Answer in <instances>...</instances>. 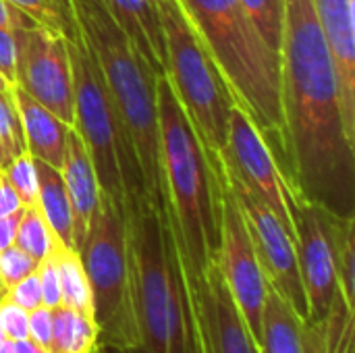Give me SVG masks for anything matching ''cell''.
I'll return each instance as SVG.
<instances>
[{"label":"cell","mask_w":355,"mask_h":353,"mask_svg":"<svg viewBox=\"0 0 355 353\" xmlns=\"http://www.w3.org/2000/svg\"><path fill=\"white\" fill-rule=\"evenodd\" d=\"M279 73L287 185L335 216H355V141L312 0H285Z\"/></svg>","instance_id":"obj_1"},{"label":"cell","mask_w":355,"mask_h":353,"mask_svg":"<svg viewBox=\"0 0 355 353\" xmlns=\"http://www.w3.org/2000/svg\"><path fill=\"white\" fill-rule=\"evenodd\" d=\"M162 175L173 233L196 291L220 254V181L166 75L156 77Z\"/></svg>","instance_id":"obj_2"},{"label":"cell","mask_w":355,"mask_h":353,"mask_svg":"<svg viewBox=\"0 0 355 353\" xmlns=\"http://www.w3.org/2000/svg\"><path fill=\"white\" fill-rule=\"evenodd\" d=\"M135 353H198L189 291L168 210L146 196L125 208Z\"/></svg>","instance_id":"obj_3"},{"label":"cell","mask_w":355,"mask_h":353,"mask_svg":"<svg viewBox=\"0 0 355 353\" xmlns=\"http://www.w3.org/2000/svg\"><path fill=\"white\" fill-rule=\"evenodd\" d=\"M177 2L223 73L235 104L250 114L289 179L279 54L264 42L241 0Z\"/></svg>","instance_id":"obj_4"},{"label":"cell","mask_w":355,"mask_h":353,"mask_svg":"<svg viewBox=\"0 0 355 353\" xmlns=\"http://www.w3.org/2000/svg\"><path fill=\"white\" fill-rule=\"evenodd\" d=\"M77 29L102 73L110 104L125 127L150 200L168 210L158 127L156 75L133 50L102 0H71Z\"/></svg>","instance_id":"obj_5"},{"label":"cell","mask_w":355,"mask_h":353,"mask_svg":"<svg viewBox=\"0 0 355 353\" xmlns=\"http://www.w3.org/2000/svg\"><path fill=\"white\" fill-rule=\"evenodd\" d=\"M67 46L75 98L73 129L92 158L100 191L116 206L127 208L148 196L133 144L116 119L98 62L79 29L67 40Z\"/></svg>","instance_id":"obj_6"},{"label":"cell","mask_w":355,"mask_h":353,"mask_svg":"<svg viewBox=\"0 0 355 353\" xmlns=\"http://www.w3.org/2000/svg\"><path fill=\"white\" fill-rule=\"evenodd\" d=\"M166 42V77L189 117L212 171L220 173L227 150L229 112L235 104L229 85L200 42L177 0H156Z\"/></svg>","instance_id":"obj_7"},{"label":"cell","mask_w":355,"mask_h":353,"mask_svg":"<svg viewBox=\"0 0 355 353\" xmlns=\"http://www.w3.org/2000/svg\"><path fill=\"white\" fill-rule=\"evenodd\" d=\"M92 289L94 322L100 343L135 353L139 345L131 295L129 246L125 208L100 191L89 231L79 248Z\"/></svg>","instance_id":"obj_8"},{"label":"cell","mask_w":355,"mask_h":353,"mask_svg":"<svg viewBox=\"0 0 355 353\" xmlns=\"http://www.w3.org/2000/svg\"><path fill=\"white\" fill-rule=\"evenodd\" d=\"M220 175L241 208L266 283L308 322V300L300 275L293 233L225 160H220Z\"/></svg>","instance_id":"obj_9"},{"label":"cell","mask_w":355,"mask_h":353,"mask_svg":"<svg viewBox=\"0 0 355 353\" xmlns=\"http://www.w3.org/2000/svg\"><path fill=\"white\" fill-rule=\"evenodd\" d=\"M285 198L293 223L297 264L308 300V327L312 335H318L341 293L333 252L331 212L304 200L291 185H287Z\"/></svg>","instance_id":"obj_10"},{"label":"cell","mask_w":355,"mask_h":353,"mask_svg":"<svg viewBox=\"0 0 355 353\" xmlns=\"http://www.w3.org/2000/svg\"><path fill=\"white\" fill-rule=\"evenodd\" d=\"M15 85L73 127L75 98L67 37L40 25L15 29Z\"/></svg>","instance_id":"obj_11"},{"label":"cell","mask_w":355,"mask_h":353,"mask_svg":"<svg viewBox=\"0 0 355 353\" xmlns=\"http://www.w3.org/2000/svg\"><path fill=\"white\" fill-rule=\"evenodd\" d=\"M218 181H220L218 268L225 277L229 293H231L250 335L258 343L260 335H262V312H264L268 283L262 273L260 260L256 256L241 208L220 173H218Z\"/></svg>","instance_id":"obj_12"},{"label":"cell","mask_w":355,"mask_h":353,"mask_svg":"<svg viewBox=\"0 0 355 353\" xmlns=\"http://www.w3.org/2000/svg\"><path fill=\"white\" fill-rule=\"evenodd\" d=\"M220 160H225L293 233V223L285 198V175L279 169V162L260 129L254 125L250 114L237 104H233L229 112L227 150L220 154Z\"/></svg>","instance_id":"obj_13"},{"label":"cell","mask_w":355,"mask_h":353,"mask_svg":"<svg viewBox=\"0 0 355 353\" xmlns=\"http://www.w3.org/2000/svg\"><path fill=\"white\" fill-rule=\"evenodd\" d=\"M198 353H260L250 335L218 264L210 266L204 283L189 291Z\"/></svg>","instance_id":"obj_14"},{"label":"cell","mask_w":355,"mask_h":353,"mask_svg":"<svg viewBox=\"0 0 355 353\" xmlns=\"http://www.w3.org/2000/svg\"><path fill=\"white\" fill-rule=\"evenodd\" d=\"M341 89L347 135L355 141V0H312Z\"/></svg>","instance_id":"obj_15"},{"label":"cell","mask_w":355,"mask_h":353,"mask_svg":"<svg viewBox=\"0 0 355 353\" xmlns=\"http://www.w3.org/2000/svg\"><path fill=\"white\" fill-rule=\"evenodd\" d=\"M112 21L156 77L166 75V42L156 0H102Z\"/></svg>","instance_id":"obj_16"},{"label":"cell","mask_w":355,"mask_h":353,"mask_svg":"<svg viewBox=\"0 0 355 353\" xmlns=\"http://www.w3.org/2000/svg\"><path fill=\"white\" fill-rule=\"evenodd\" d=\"M60 175H62L67 196L71 202V210H73L75 250L79 252V248H81V243L89 231L96 206H98L100 187H98V179H96L92 158H89L79 133L73 127L67 135V150H64Z\"/></svg>","instance_id":"obj_17"},{"label":"cell","mask_w":355,"mask_h":353,"mask_svg":"<svg viewBox=\"0 0 355 353\" xmlns=\"http://www.w3.org/2000/svg\"><path fill=\"white\" fill-rule=\"evenodd\" d=\"M10 94H12L17 112L21 117L27 152L33 158L54 169H60L64 160L67 135L71 131V125L62 123L54 112H50L46 106L35 102L21 87L10 85Z\"/></svg>","instance_id":"obj_18"},{"label":"cell","mask_w":355,"mask_h":353,"mask_svg":"<svg viewBox=\"0 0 355 353\" xmlns=\"http://www.w3.org/2000/svg\"><path fill=\"white\" fill-rule=\"evenodd\" d=\"M258 347L260 353H316L308 322L270 285L266 291Z\"/></svg>","instance_id":"obj_19"},{"label":"cell","mask_w":355,"mask_h":353,"mask_svg":"<svg viewBox=\"0 0 355 353\" xmlns=\"http://www.w3.org/2000/svg\"><path fill=\"white\" fill-rule=\"evenodd\" d=\"M33 162H35V175H37V210L44 216L54 237V246L75 250L73 210H71V202L67 196L60 169H54L37 158H33Z\"/></svg>","instance_id":"obj_20"},{"label":"cell","mask_w":355,"mask_h":353,"mask_svg":"<svg viewBox=\"0 0 355 353\" xmlns=\"http://www.w3.org/2000/svg\"><path fill=\"white\" fill-rule=\"evenodd\" d=\"M100 343V331L92 316L58 306L52 310L50 353H92Z\"/></svg>","instance_id":"obj_21"},{"label":"cell","mask_w":355,"mask_h":353,"mask_svg":"<svg viewBox=\"0 0 355 353\" xmlns=\"http://www.w3.org/2000/svg\"><path fill=\"white\" fill-rule=\"evenodd\" d=\"M52 258H54L58 283H60V306L83 312V314L94 318L92 289H89L85 268L81 264L79 252L54 246Z\"/></svg>","instance_id":"obj_22"},{"label":"cell","mask_w":355,"mask_h":353,"mask_svg":"<svg viewBox=\"0 0 355 353\" xmlns=\"http://www.w3.org/2000/svg\"><path fill=\"white\" fill-rule=\"evenodd\" d=\"M331 235L337 266V283L345 304L355 310V216H335L331 214Z\"/></svg>","instance_id":"obj_23"},{"label":"cell","mask_w":355,"mask_h":353,"mask_svg":"<svg viewBox=\"0 0 355 353\" xmlns=\"http://www.w3.org/2000/svg\"><path fill=\"white\" fill-rule=\"evenodd\" d=\"M23 15H27L35 25L58 33L62 37H71L77 33V23L73 17L71 0H6Z\"/></svg>","instance_id":"obj_24"},{"label":"cell","mask_w":355,"mask_h":353,"mask_svg":"<svg viewBox=\"0 0 355 353\" xmlns=\"http://www.w3.org/2000/svg\"><path fill=\"white\" fill-rule=\"evenodd\" d=\"M15 246L21 248L27 256H31L37 264L46 260L52 250H54V237L40 214L37 206L33 208H23L17 235H15Z\"/></svg>","instance_id":"obj_25"},{"label":"cell","mask_w":355,"mask_h":353,"mask_svg":"<svg viewBox=\"0 0 355 353\" xmlns=\"http://www.w3.org/2000/svg\"><path fill=\"white\" fill-rule=\"evenodd\" d=\"M23 152H27L23 125L8 87L0 94V173Z\"/></svg>","instance_id":"obj_26"},{"label":"cell","mask_w":355,"mask_h":353,"mask_svg":"<svg viewBox=\"0 0 355 353\" xmlns=\"http://www.w3.org/2000/svg\"><path fill=\"white\" fill-rule=\"evenodd\" d=\"M250 19L258 27L264 42L279 54L283 37V12L285 0H241Z\"/></svg>","instance_id":"obj_27"},{"label":"cell","mask_w":355,"mask_h":353,"mask_svg":"<svg viewBox=\"0 0 355 353\" xmlns=\"http://www.w3.org/2000/svg\"><path fill=\"white\" fill-rule=\"evenodd\" d=\"M4 179L10 183V187L17 191L23 208L37 206V175H35V162L29 152L19 154L4 171Z\"/></svg>","instance_id":"obj_28"},{"label":"cell","mask_w":355,"mask_h":353,"mask_svg":"<svg viewBox=\"0 0 355 353\" xmlns=\"http://www.w3.org/2000/svg\"><path fill=\"white\" fill-rule=\"evenodd\" d=\"M35 268L37 262L17 246H10L0 252V283L4 285V289L12 287L27 275L35 273Z\"/></svg>","instance_id":"obj_29"},{"label":"cell","mask_w":355,"mask_h":353,"mask_svg":"<svg viewBox=\"0 0 355 353\" xmlns=\"http://www.w3.org/2000/svg\"><path fill=\"white\" fill-rule=\"evenodd\" d=\"M2 298L8 300V302H12L15 306H19L23 310H27V312L40 308L42 306V289H40L37 268H35V273L27 275L25 279H21L12 287H8Z\"/></svg>","instance_id":"obj_30"},{"label":"cell","mask_w":355,"mask_h":353,"mask_svg":"<svg viewBox=\"0 0 355 353\" xmlns=\"http://www.w3.org/2000/svg\"><path fill=\"white\" fill-rule=\"evenodd\" d=\"M0 327L4 337L21 341L29 337V312L8 300H0Z\"/></svg>","instance_id":"obj_31"},{"label":"cell","mask_w":355,"mask_h":353,"mask_svg":"<svg viewBox=\"0 0 355 353\" xmlns=\"http://www.w3.org/2000/svg\"><path fill=\"white\" fill-rule=\"evenodd\" d=\"M37 279H40V289H42V306L54 310L60 306V283H58V273L52 254L37 264Z\"/></svg>","instance_id":"obj_32"},{"label":"cell","mask_w":355,"mask_h":353,"mask_svg":"<svg viewBox=\"0 0 355 353\" xmlns=\"http://www.w3.org/2000/svg\"><path fill=\"white\" fill-rule=\"evenodd\" d=\"M15 67H17L15 29L0 27V77L8 85H15Z\"/></svg>","instance_id":"obj_33"},{"label":"cell","mask_w":355,"mask_h":353,"mask_svg":"<svg viewBox=\"0 0 355 353\" xmlns=\"http://www.w3.org/2000/svg\"><path fill=\"white\" fill-rule=\"evenodd\" d=\"M52 337V310L40 306L29 312V339L48 350Z\"/></svg>","instance_id":"obj_34"},{"label":"cell","mask_w":355,"mask_h":353,"mask_svg":"<svg viewBox=\"0 0 355 353\" xmlns=\"http://www.w3.org/2000/svg\"><path fill=\"white\" fill-rule=\"evenodd\" d=\"M23 208L17 191L10 187V183L4 179V175L0 173V216H8L15 214Z\"/></svg>","instance_id":"obj_35"},{"label":"cell","mask_w":355,"mask_h":353,"mask_svg":"<svg viewBox=\"0 0 355 353\" xmlns=\"http://www.w3.org/2000/svg\"><path fill=\"white\" fill-rule=\"evenodd\" d=\"M21 212H15V214H8V216H0V252L15 246V235H17V227H19V218H21Z\"/></svg>","instance_id":"obj_36"},{"label":"cell","mask_w":355,"mask_h":353,"mask_svg":"<svg viewBox=\"0 0 355 353\" xmlns=\"http://www.w3.org/2000/svg\"><path fill=\"white\" fill-rule=\"evenodd\" d=\"M355 322H349L347 325V329H345V333H343V337H341V341H339V345L335 347V352L333 353H354L355 347Z\"/></svg>","instance_id":"obj_37"},{"label":"cell","mask_w":355,"mask_h":353,"mask_svg":"<svg viewBox=\"0 0 355 353\" xmlns=\"http://www.w3.org/2000/svg\"><path fill=\"white\" fill-rule=\"evenodd\" d=\"M15 353H50L46 347H42L40 343L31 341L29 337L27 339H21V341H15Z\"/></svg>","instance_id":"obj_38"},{"label":"cell","mask_w":355,"mask_h":353,"mask_svg":"<svg viewBox=\"0 0 355 353\" xmlns=\"http://www.w3.org/2000/svg\"><path fill=\"white\" fill-rule=\"evenodd\" d=\"M0 353H15V341L8 337L0 339Z\"/></svg>","instance_id":"obj_39"},{"label":"cell","mask_w":355,"mask_h":353,"mask_svg":"<svg viewBox=\"0 0 355 353\" xmlns=\"http://www.w3.org/2000/svg\"><path fill=\"white\" fill-rule=\"evenodd\" d=\"M92 353H127V352H121V350H114V347H110V345L98 343V347H96Z\"/></svg>","instance_id":"obj_40"},{"label":"cell","mask_w":355,"mask_h":353,"mask_svg":"<svg viewBox=\"0 0 355 353\" xmlns=\"http://www.w3.org/2000/svg\"><path fill=\"white\" fill-rule=\"evenodd\" d=\"M8 87H10V85H8V83H6V81H4V79L0 77V94H2V92H6Z\"/></svg>","instance_id":"obj_41"},{"label":"cell","mask_w":355,"mask_h":353,"mask_svg":"<svg viewBox=\"0 0 355 353\" xmlns=\"http://www.w3.org/2000/svg\"><path fill=\"white\" fill-rule=\"evenodd\" d=\"M4 291H6V289H4V285L0 283V300H2V295H4Z\"/></svg>","instance_id":"obj_42"},{"label":"cell","mask_w":355,"mask_h":353,"mask_svg":"<svg viewBox=\"0 0 355 353\" xmlns=\"http://www.w3.org/2000/svg\"><path fill=\"white\" fill-rule=\"evenodd\" d=\"M2 337H4V333H2V327H0V339H2Z\"/></svg>","instance_id":"obj_43"}]
</instances>
